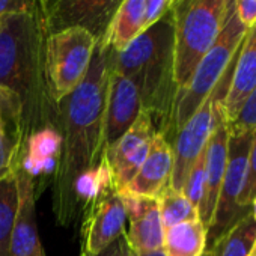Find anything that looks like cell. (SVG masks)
Here are the masks:
<instances>
[{
    "mask_svg": "<svg viewBox=\"0 0 256 256\" xmlns=\"http://www.w3.org/2000/svg\"><path fill=\"white\" fill-rule=\"evenodd\" d=\"M252 134H230L228 145V163L217 204L210 226L206 228V248L216 244L224 234H228L238 222H241L252 211L240 206V198L246 182L247 156Z\"/></svg>",
    "mask_w": 256,
    "mask_h": 256,
    "instance_id": "8",
    "label": "cell"
},
{
    "mask_svg": "<svg viewBox=\"0 0 256 256\" xmlns=\"http://www.w3.org/2000/svg\"><path fill=\"white\" fill-rule=\"evenodd\" d=\"M228 128L230 134H252L256 130V86Z\"/></svg>",
    "mask_w": 256,
    "mask_h": 256,
    "instance_id": "25",
    "label": "cell"
},
{
    "mask_svg": "<svg viewBox=\"0 0 256 256\" xmlns=\"http://www.w3.org/2000/svg\"><path fill=\"white\" fill-rule=\"evenodd\" d=\"M206 248V228L200 218L182 222L164 229V256H202Z\"/></svg>",
    "mask_w": 256,
    "mask_h": 256,
    "instance_id": "20",
    "label": "cell"
},
{
    "mask_svg": "<svg viewBox=\"0 0 256 256\" xmlns=\"http://www.w3.org/2000/svg\"><path fill=\"white\" fill-rule=\"evenodd\" d=\"M122 0H35V10L47 34L82 28L101 42Z\"/></svg>",
    "mask_w": 256,
    "mask_h": 256,
    "instance_id": "9",
    "label": "cell"
},
{
    "mask_svg": "<svg viewBox=\"0 0 256 256\" xmlns=\"http://www.w3.org/2000/svg\"><path fill=\"white\" fill-rule=\"evenodd\" d=\"M98 41L82 28L48 34L44 66L52 98L59 102L84 78Z\"/></svg>",
    "mask_w": 256,
    "mask_h": 256,
    "instance_id": "7",
    "label": "cell"
},
{
    "mask_svg": "<svg viewBox=\"0 0 256 256\" xmlns=\"http://www.w3.org/2000/svg\"><path fill=\"white\" fill-rule=\"evenodd\" d=\"M234 8L240 23L246 29L256 24V0H234Z\"/></svg>",
    "mask_w": 256,
    "mask_h": 256,
    "instance_id": "27",
    "label": "cell"
},
{
    "mask_svg": "<svg viewBox=\"0 0 256 256\" xmlns=\"http://www.w3.org/2000/svg\"><path fill=\"white\" fill-rule=\"evenodd\" d=\"M18 208V186L16 170L0 178V256H10L11 235Z\"/></svg>",
    "mask_w": 256,
    "mask_h": 256,
    "instance_id": "22",
    "label": "cell"
},
{
    "mask_svg": "<svg viewBox=\"0 0 256 256\" xmlns=\"http://www.w3.org/2000/svg\"><path fill=\"white\" fill-rule=\"evenodd\" d=\"M236 58V56H235ZM235 59L228 66L220 82L216 84L212 92L205 98V101L196 108V112L188 118V120L181 126L172 140L174 152V169L169 186L174 190L182 192L186 178L196 162V158L206 148V144L214 133L218 122L224 118V98L230 84L234 72Z\"/></svg>",
    "mask_w": 256,
    "mask_h": 256,
    "instance_id": "6",
    "label": "cell"
},
{
    "mask_svg": "<svg viewBox=\"0 0 256 256\" xmlns=\"http://www.w3.org/2000/svg\"><path fill=\"white\" fill-rule=\"evenodd\" d=\"M176 2H180V0H172V5H175Z\"/></svg>",
    "mask_w": 256,
    "mask_h": 256,
    "instance_id": "34",
    "label": "cell"
},
{
    "mask_svg": "<svg viewBox=\"0 0 256 256\" xmlns=\"http://www.w3.org/2000/svg\"><path fill=\"white\" fill-rule=\"evenodd\" d=\"M146 8V28L157 23L170 8L172 0H145Z\"/></svg>",
    "mask_w": 256,
    "mask_h": 256,
    "instance_id": "29",
    "label": "cell"
},
{
    "mask_svg": "<svg viewBox=\"0 0 256 256\" xmlns=\"http://www.w3.org/2000/svg\"><path fill=\"white\" fill-rule=\"evenodd\" d=\"M112 64L113 50L98 42L82 83L58 102L60 151L54 212L60 224H68L77 217L82 181L104 163V116Z\"/></svg>",
    "mask_w": 256,
    "mask_h": 256,
    "instance_id": "1",
    "label": "cell"
},
{
    "mask_svg": "<svg viewBox=\"0 0 256 256\" xmlns=\"http://www.w3.org/2000/svg\"><path fill=\"white\" fill-rule=\"evenodd\" d=\"M142 110V98L138 84L112 68L104 116L106 148L116 142L134 124Z\"/></svg>",
    "mask_w": 256,
    "mask_h": 256,
    "instance_id": "13",
    "label": "cell"
},
{
    "mask_svg": "<svg viewBox=\"0 0 256 256\" xmlns=\"http://www.w3.org/2000/svg\"><path fill=\"white\" fill-rule=\"evenodd\" d=\"M82 256H133V252L130 248V244L126 241V235L122 234L114 241H112L107 247H104L101 252H98L95 254L82 253Z\"/></svg>",
    "mask_w": 256,
    "mask_h": 256,
    "instance_id": "28",
    "label": "cell"
},
{
    "mask_svg": "<svg viewBox=\"0 0 256 256\" xmlns=\"http://www.w3.org/2000/svg\"><path fill=\"white\" fill-rule=\"evenodd\" d=\"M230 0H180L172 5L175 22V83L178 90L217 40Z\"/></svg>",
    "mask_w": 256,
    "mask_h": 256,
    "instance_id": "5",
    "label": "cell"
},
{
    "mask_svg": "<svg viewBox=\"0 0 256 256\" xmlns=\"http://www.w3.org/2000/svg\"><path fill=\"white\" fill-rule=\"evenodd\" d=\"M133 256H164L163 250H158V252H152V253H146V254H136L133 253Z\"/></svg>",
    "mask_w": 256,
    "mask_h": 256,
    "instance_id": "31",
    "label": "cell"
},
{
    "mask_svg": "<svg viewBox=\"0 0 256 256\" xmlns=\"http://www.w3.org/2000/svg\"><path fill=\"white\" fill-rule=\"evenodd\" d=\"M157 128L148 112L142 110L134 124L110 146L106 148L104 163L108 181L116 192H120L133 180L146 158Z\"/></svg>",
    "mask_w": 256,
    "mask_h": 256,
    "instance_id": "10",
    "label": "cell"
},
{
    "mask_svg": "<svg viewBox=\"0 0 256 256\" xmlns=\"http://www.w3.org/2000/svg\"><path fill=\"white\" fill-rule=\"evenodd\" d=\"M35 0H0V20L8 14L34 12Z\"/></svg>",
    "mask_w": 256,
    "mask_h": 256,
    "instance_id": "30",
    "label": "cell"
},
{
    "mask_svg": "<svg viewBox=\"0 0 256 256\" xmlns=\"http://www.w3.org/2000/svg\"><path fill=\"white\" fill-rule=\"evenodd\" d=\"M125 223L126 210L124 199L119 192L108 184L94 198L88 208L83 222L82 253L95 254L101 252L112 241L125 234Z\"/></svg>",
    "mask_w": 256,
    "mask_h": 256,
    "instance_id": "11",
    "label": "cell"
},
{
    "mask_svg": "<svg viewBox=\"0 0 256 256\" xmlns=\"http://www.w3.org/2000/svg\"><path fill=\"white\" fill-rule=\"evenodd\" d=\"M112 68L138 84L144 110L151 114L157 132L164 133L178 92L172 8L124 50L113 52Z\"/></svg>",
    "mask_w": 256,
    "mask_h": 256,
    "instance_id": "3",
    "label": "cell"
},
{
    "mask_svg": "<svg viewBox=\"0 0 256 256\" xmlns=\"http://www.w3.org/2000/svg\"><path fill=\"white\" fill-rule=\"evenodd\" d=\"M256 196V130L252 133L250 148L247 156V174L244 188L240 198V206L246 211H252V202Z\"/></svg>",
    "mask_w": 256,
    "mask_h": 256,
    "instance_id": "26",
    "label": "cell"
},
{
    "mask_svg": "<svg viewBox=\"0 0 256 256\" xmlns=\"http://www.w3.org/2000/svg\"><path fill=\"white\" fill-rule=\"evenodd\" d=\"M256 238V222L252 216H246L216 244L205 248L202 256H248Z\"/></svg>",
    "mask_w": 256,
    "mask_h": 256,
    "instance_id": "21",
    "label": "cell"
},
{
    "mask_svg": "<svg viewBox=\"0 0 256 256\" xmlns=\"http://www.w3.org/2000/svg\"><path fill=\"white\" fill-rule=\"evenodd\" d=\"M256 86V24L247 29L236 52L230 84L224 98V118L230 124Z\"/></svg>",
    "mask_w": 256,
    "mask_h": 256,
    "instance_id": "17",
    "label": "cell"
},
{
    "mask_svg": "<svg viewBox=\"0 0 256 256\" xmlns=\"http://www.w3.org/2000/svg\"><path fill=\"white\" fill-rule=\"evenodd\" d=\"M47 35L36 10L0 20V89L18 100L28 142L41 130L58 126V102L44 66Z\"/></svg>",
    "mask_w": 256,
    "mask_h": 256,
    "instance_id": "2",
    "label": "cell"
},
{
    "mask_svg": "<svg viewBox=\"0 0 256 256\" xmlns=\"http://www.w3.org/2000/svg\"><path fill=\"white\" fill-rule=\"evenodd\" d=\"M26 146L22 106L16 96L0 89V178L17 169Z\"/></svg>",
    "mask_w": 256,
    "mask_h": 256,
    "instance_id": "16",
    "label": "cell"
},
{
    "mask_svg": "<svg viewBox=\"0 0 256 256\" xmlns=\"http://www.w3.org/2000/svg\"><path fill=\"white\" fill-rule=\"evenodd\" d=\"M174 169V152L172 145L157 132L152 138L150 152L144 160L142 166L120 192L130 193L140 198L157 199L158 194L169 186Z\"/></svg>",
    "mask_w": 256,
    "mask_h": 256,
    "instance_id": "15",
    "label": "cell"
},
{
    "mask_svg": "<svg viewBox=\"0 0 256 256\" xmlns=\"http://www.w3.org/2000/svg\"><path fill=\"white\" fill-rule=\"evenodd\" d=\"M146 29L145 0H122L101 41L114 53L124 50Z\"/></svg>",
    "mask_w": 256,
    "mask_h": 256,
    "instance_id": "19",
    "label": "cell"
},
{
    "mask_svg": "<svg viewBox=\"0 0 256 256\" xmlns=\"http://www.w3.org/2000/svg\"><path fill=\"white\" fill-rule=\"evenodd\" d=\"M126 210V220L130 228L126 241L136 254H146L163 248L164 226L162 222L157 199L140 198L125 192H119Z\"/></svg>",
    "mask_w": 256,
    "mask_h": 256,
    "instance_id": "12",
    "label": "cell"
},
{
    "mask_svg": "<svg viewBox=\"0 0 256 256\" xmlns=\"http://www.w3.org/2000/svg\"><path fill=\"white\" fill-rule=\"evenodd\" d=\"M246 32L247 29L240 23L235 14L234 0H230L224 24L217 40L198 64L188 83L176 92L172 113L166 130L163 133V136L168 139L170 145L176 133L181 130V126L212 92V89L220 82L228 66L235 59Z\"/></svg>",
    "mask_w": 256,
    "mask_h": 256,
    "instance_id": "4",
    "label": "cell"
},
{
    "mask_svg": "<svg viewBox=\"0 0 256 256\" xmlns=\"http://www.w3.org/2000/svg\"><path fill=\"white\" fill-rule=\"evenodd\" d=\"M228 145H229V128L226 119H222L211 134L205 150V193L199 206V218L210 226L214 208L217 204L218 192L228 163Z\"/></svg>",
    "mask_w": 256,
    "mask_h": 256,
    "instance_id": "18",
    "label": "cell"
},
{
    "mask_svg": "<svg viewBox=\"0 0 256 256\" xmlns=\"http://www.w3.org/2000/svg\"><path fill=\"white\" fill-rule=\"evenodd\" d=\"M248 256H256V238H254L253 246H252V248H250V252H248Z\"/></svg>",
    "mask_w": 256,
    "mask_h": 256,
    "instance_id": "33",
    "label": "cell"
},
{
    "mask_svg": "<svg viewBox=\"0 0 256 256\" xmlns=\"http://www.w3.org/2000/svg\"><path fill=\"white\" fill-rule=\"evenodd\" d=\"M157 204L164 229L182 222L199 218V210L186 198L182 192L174 190L170 186L158 194Z\"/></svg>",
    "mask_w": 256,
    "mask_h": 256,
    "instance_id": "23",
    "label": "cell"
},
{
    "mask_svg": "<svg viewBox=\"0 0 256 256\" xmlns=\"http://www.w3.org/2000/svg\"><path fill=\"white\" fill-rule=\"evenodd\" d=\"M252 216H253V218L256 222V196H254V199L252 202Z\"/></svg>",
    "mask_w": 256,
    "mask_h": 256,
    "instance_id": "32",
    "label": "cell"
},
{
    "mask_svg": "<svg viewBox=\"0 0 256 256\" xmlns=\"http://www.w3.org/2000/svg\"><path fill=\"white\" fill-rule=\"evenodd\" d=\"M205 150L193 163L182 187V193L198 210L202 204L205 193Z\"/></svg>",
    "mask_w": 256,
    "mask_h": 256,
    "instance_id": "24",
    "label": "cell"
},
{
    "mask_svg": "<svg viewBox=\"0 0 256 256\" xmlns=\"http://www.w3.org/2000/svg\"><path fill=\"white\" fill-rule=\"evenodd\" d=\"M16 176L18 186V208L11 235L10 256H46L36 226L34 176L23 162L17 166Z\"/></svg>",
    "mask_w": 256,
    "mask_h": 256,
    "instance_id": "14",
    "label": "cell"
}]
</instances>
